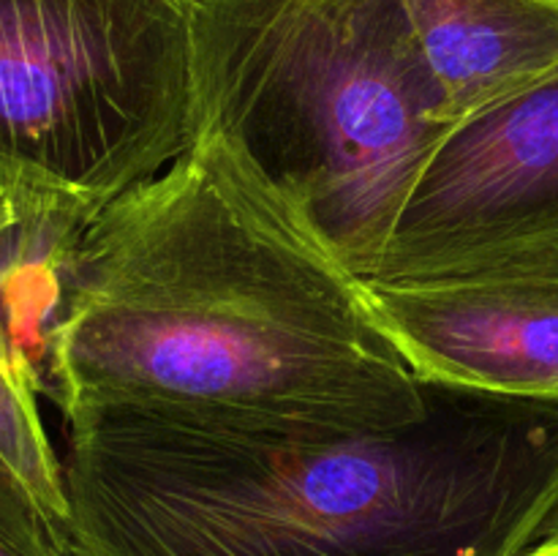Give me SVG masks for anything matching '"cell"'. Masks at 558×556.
<instances>
[{
  "mask_svg": "<svg viewBox=\"0 0 558 556\" xmlns=\"http://www.w3.org/2000/svg\"><path fill=\"white\" fill-rule=\"evenodd\" d=\"M0 458L20 474L22 483L36 494L49 516L69 529L63 461L54 456L44 431L38 387L16 341L3 287H0Z\"/></svg>",
  "mask_w": 558,
  "mask_h": 556,
  "instance_id": "cell-8",
  "label": "cell"
},
{
  "mask_svg": "<svg viewBox=\"0 0 558 556\" xmlns=\"http://www.w3.org/2000/svg\"><path fill=\"white\" fill-rule=\"evenodd\" d=\"M420 382L558 401V238L412 281H357Z\"/></svg>",
  "mask_w": 558,
  "mask_h": 556,
  "instance_id": "cell-6",
  "label": "cell"
},
{
  "mask_svg": "<svg viewBox=\"0 0 558 556\" xmlns=\"http://www.w3.org/2000/svg\"><path fill=\"white\" fill-rule=\"evenodd\" d=\"M526 556H558V532L554 534V537L545 540V543H539L537 548L529 551Z\"/></svg>",
  "mask_w": 558,
  "mask_h": 556,
  "instance_id": "cell-11",
  "label": "cell"
},
{
  "mask_svg": "<svg viewBox=\"0 0 558 556\" xmlns=\"http://www.w3.org/2000/svg\"><path fill=\"white\" fill-rule=\"evenodd\" d=\"M16 227H20V216H16V207L14 202H11L9 191L0 183V254H3V245L9 243L11 232H14Z\"/></svg>",
  "mask_w": 558,
  "mask_h": 556,
  "instance_id": "cell-10",
  "label": "cell"
},
{
  "mask_svg": "<svg viewBox=\"0 0 558 556\" xmlns=\"http://www.w3.org/2000/svg\"><path fill=\"white\" fill-rule=\"evenodd\" d=\"M194 123L357 281L450 129L401 0H196Z\"/></svg>",
  "mask_w": 558,
  "mask_h": 556,
  "instance_id": "cell-3",
  "label": "cell"
},
{
  "mask_svg": "<svg viewBox=\"0 0 558 556\" xmlns=\"http://www.w3.org/2000/svg\"><path fill=\"white\" fill-rule=\"evenodd\" d=\"M41 396L63 418L131 409L341 434L428 412V382L371 319L357 278L210 140L85 227Z\"/></svg>",
  "mask_w": 558,
  "mask_h": 556,
  "instance_id": "cell-1",
  "label": "cell"
},
{
  "mask_svg": "<svg viewBox=\"0 0 558 556\" xmlns=\"http://www.w3.org/2000/svg\"><path fill=\"white\" fill-rule=\"evenodd\" d=\"M523 556H526V554H523Z\"/></svg>",
  "mask_w": 558,
  "mask_h": 556,
  "instance_id": "cell-12",
  "label": "cell"
},
{
  "mask_svg": "<svg viewBox=\"0 0 558 556\" xmlns=\"http://www.w3.org/2000/svg\"><path fill=\"white\" fill-rule=\"evenodd\" d=\"M450 125L558 74V0H401Z\"/></svg>",
  "mask_w": 558,
  "mask_h": 556,
  "instance_id": "cell-7",
  "label": "cell"
},
{
  "mask_svg": "<svg viewBox=\"0 0 558 556\" xmlns=\"http://www.w3.org/2000/svg\"><path fill=\"white\" fill-rule=\"evenodd\" d=\"M196 0H0V183L98 213L194 145Z\"/></svg>",
  "mask_w": 558,
  "mask_h": 556,
  "instance_id": "cell-4",
  "label": "cell"
},
{
  "mask_svg": "<svg viewBox=\"0 0 558 556\" xmlns=\"http://www.w3.org/2000/svg\"><path fill=\"white\" fill-rule=\"evenodd\" d=\"M0 556H76L69 529L54 521L20 474L0 458Z\"/></svg>",
  "mask_w": 558,
  "mask_h": 556,
  "instance_id": "cell-9",
  "label": "cell"
},
{
  "mask_svg": "<svg viewBox=\"0 0 558 556\" xmlns=\"http://www.w3.org/2000/svg\"><path fill=\"white\" fill-rule=\"evenodd\" d=\"M558 238V74L450 125L368 281H412Z\"/></svg>",
  "mask_w": 558,
  "mask_h": 556,
  "instance_id": "cell-5",
  "label": "cell"
},
{
  "mask_svg": "<svg viewBox=\"0 0 558 556\" xmlns=\"http://www.w3.org/2000/svg\"><path fill=\"white\" fill-rule=\"evenodd\" d=\"M76 556H523L558 532V401L428 382L379 434L65 418Z\"/></svg>",
  "mask_w": 558,
  "mask_h": 556,
  "instance_id": "cell-2",
  "label": "cell"
}]
</instances>
